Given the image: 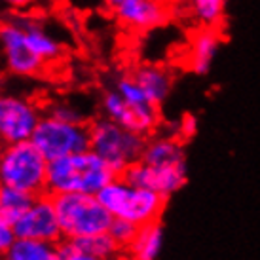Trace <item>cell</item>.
<instances>
[{
	"label": "cell",
	"mask_w": 260,
	"mask_h": 260,
	"mask_svg": "<svg viewBox=\"0 0 260 260\" xmlns=\"http://www.w3.org/2000/svg\"><path fill=\"white\" fill-rule=\"evenodd\" d=\"M50 114L55 116V118H61V120H67V122L84 123V112H82V110H78L74 105H71V103L55 105V107L50 110Z\"/></svg>",
	"instance_id": "7402d4cb"
},
{
	"label": "cell",
	"mask_w": 260,
	"mask_h": 260,
	"mask_svg": "<svg viewBox=\"0 0 260 260\" xmlns=\"http://www.w3.org/2000/svg\"><path fill=\"white\" fill-rule=\"evenodd\" d=\"M35 198L37 196L23 192L19 188L0 184V218H4L10 224H15L30 207Z\"/></svg>",
	"instance_id": "d6986e66"
},
{
	"label": "cell",
	"mask_w": 260,
	"mask_h": 260,
	"mask_svg": "<svg viewBox=\"0 0 260 260\" xmlns=\"http://www.w3.org/2000/svg\"><path fill=\"white\" fill-rule=\"evenodd\" d=\"M122 2H125V0H105V4H107V6H110V8H112V10H114V8L120 6Z\"/></svg>",
	"instance_id": "4316f807"
},
{
	"label": "cell",
	"mask_w": 260,
	"mask_h": 260,
	"mask_svg": "<svg viewBox=\"0 0 260 260\" xmlns=\"http://www.w3.org/2000/svg\"><path fill=\"white\" fill-rule=\"evenodd\" d=\"M101 109L109 120L120 123V125H123V127H127L131 131H135V133L143 135V137L150 135L152 131L158 127L159 107L135 109L116 91L114 87L109 89V91H105L101 101Z\"/></svg>",
	"instance_id": "8fae6325"
},
{
	"label": "cell",
	"mask_w": 260,
	"mask_h": 260,
	"mask_svg": "<svg viewBox=\"0 0 260 260\" xmlns=\"http://www.w3.org/2000/svg\"><path fill=\"white\" fill-rule=\"evenodd\" d=\"M139 232V226L135 222H131L127 218H120V217H114L112 218V222L109 226V234L112 236L116 243L122 247H129L131 241L135 239Z\"/></svg>",
	"instance_id": "44dd1931"
},
{
	"label": "cell",
	"mask_w": 260,
	"mask_h": 260,
	"mask_svg": "<svg viewBox=\"0 0 260 260\" xmlns=\"http://www.w3.org/2000/svg\"><path fill=\"white\" fill-rule=\"evenodd\" d=\"M122 260H135V258H133V256H129V258H122Z\"/></svg>",
	"instance_id": "f1b7e54d"
},
{
	"label": "cell",
	"mask_w": 260,
	"mask_h": 260,
	"mask_svg": "<svg viewBox=\"0 0 260 260\" xmlns=\"http://www.w3.org/2000/svg\"><path fill=\"white\" fill-rule=\"evenodd\" d=\"M97 200L109 209L112 217L127 218L137 226L156 222L166 209L167 198L148 188L133 186L129 182L116 177L105 188L97 192Z\"/></svg>",
	"instance_id": "7a4b0ae2"
},
{
	"label": "cell",
	"mask_w": 260,
	"mask_h": 260,
	"mask_svg": "<svg viewBox=\"0 0 260 260\" xmlns=\"http://www.w3.org/2000/svg\"><path fill=\"white\" fill-rule=\"evenodd\" d=\"M4 260H57V243L17 238Z\"/></svg>",
	"instance_id": "ac0fdd59"
},
{
	"label": "cell",
	"mask_w": 260,
	"mask_h": 260,
	"mask_svg": "<svg viewBox=\"0 0 260 260\" xmlns=\"http://www.w3.org/2000/svg\"><path fill=\"white\" fill-rule=\"evenodd\" d=\"M164 2H166V4H169V6L173 8V6H181V4L184 2V0H164Z\"/></svg>",
	"instance_id": "83f0119b"
},
{
	"label": "cell",
	"mask_w": 260,
	"mask_h": 260,
	"mask_svg": "<svg viewBox=\"0 0 260 260\" xmlns=\"http://www.w3.org/2000/svg\"><path fill=\"white\" fill-rule=\"evenodd\" d=\"M0 51L4 55L8 71L17 76H37L46 69L27 42L23 17L0 23Z\"/></svg>",
	"instance_id": "ba28073f"
},
{
	"label": "cell",
	"mask_w": 260,
	"mask_h": 260,
	"mask_svg": "<svg viewBox=\"0 0 260 260\" xmlns=\"http://www.w3.org/2000/svg\"><path fill=\"white\" fill-rule=\"evenodd\" d=\"M198 135V120L192 114H184L177 125V139L179 141H190Z\"/></svg>",
	"instance_id": "cb8c5ba5"
},
{
	"label": "cell",
	"mask_w": 260,
	"mask_h": 260,
	"mask_svg": "<svg viewBox=\"0 0 260 260\" xmlns=\"http://www.w3.org/2000/svg\"><path fill=\"white\" fill-rule=\"evenodd\" d=\"M40 118V109L29 97L17 93H0V143L14 145L21 141H30Z\"/></svg>",
	"instance_id": "52a82bcc"
},
{
	"label": "cell",
	"mask_w": 260,
	"mask_h": 260,
	"mask_svg": "<svg viewBox=\"0 0 260 260\" xmlns=\"http://www.w3.org/2000/svg\"><path fill=\"white\" fill-rule=\"evenodd\" d=\"M30 141L40 148V152L48 159L86 152L91 148L89 127H86L84 123L67 122L51 114L40 118Z\"/></svg>",
	"instance_id": "8992f818"
},
{
	"label": "cell",
	"mask_w": 260,
	"mask_h": 260,
	"mask_svg": "<svg viewBox=\"0 0 260 260\" xmlns=\"http://www.w3.org/2000/svg\"><path fill=\"white\" fill-rule=\"evenodd\" d=\"M57 260H97V258L91 256V254L84 253V251H80L78 247L69 239V241H65V243H61L57 247Z\"/></svg>",
	"instance_id": "603a6c76"
},
{
	"label": "cell",
	"mask_w": 260,
	"mask_h": 260,
	"mask_svg": "<svg viewBox=\"0 0 260 260\" xmlns=\"http://www.w3.org/2000/svg\"><path fill=\"white\" fill-rule=\"evenodd\" d=\"M91 150L97 152L107 164L120 175L143 158L146 141L143 135L109 120L107 116L89 125Z\"/></svg>",
	"instance_id": "277c9868"
},
{
	"label": "cell",
	"mask_w": 260,
	"mask_h": 260,
	"mask_svg": "<svg viewBox=\"0 0 260 260\" xmlns=\"http://www.w3.org/2000/svg\"><path fill=\"white\" fill-rule=\"evenodd\" d=\"M120 177L133 186L154 190L169 200V196L179 192L186 184L188 167L186 161L177 164V166H150V164H145L143 159H139L135 164H131Z\"/></svg>",
	"instance_id": "30bf717a"
},
{
	"label": "cell",
	"mask_w": 260,
	"mask_h": 260,
	"mask_svg": "<svg viewBox=\"0 0 260 260\" xmlns=\"http://www.w3.org/2000/svg\"><path fill=\"white\" fill-rule=\"evenodd\" d=\"M15 239H17V236H15L14 224H10L4 218H0V256L2 258L10 251V247L14 245Z\"/></svg>",
	"instance_id": "d4e9b609"
},
{
	"label": "cell",
	"mask_w": 260,
	"mask_h": 260,
	"mask_svg": "<svg viewBox=\"0 0 260 260\" xmlns=\"http://www.w3.org/2000/svg\"><path fill=\"white\" fill-rule=\"evenodd\" d=\"M37 0H0V4L6 8H12V10H27L35 4Z\"/></svg>",
	"instance_id": "484cf974"
},
{
	"label": "cell",
	"mask_w": 260,
	"mask_h": 260,
	"mask_svg": "<svg viewBox=\"0 0 260 260\" xmlns=\"http://www.w3.org/2000/svg\"><path fill=\"white\" fill-rule=\"evenodd\" d=\"M116 171L91 148L86 152L67 154L48 161L46 192L59 194H93L114 181Z\"/></svg>",
	"instance_id": "6da1fadb"
},
{
	"label": "cell",
	"mask_w": 260,
	"mask_h": 260,
	"mask_svg": "<svg viewBox=\"0 0 260 260\" xmlns=\"http://www.w3.org/2000/svg\"><path fill=\"white\" fill-rule=\"evenodd\" d=\"M226 2L228 0H184L188 15L205 29H218L222 25Z\"/></svg>",
	"instance_id": "e0dca14e"
},
{
	"label": "cell",
	"mask_w": 260,
	"mask_h": 260,
	"mask_svg": "<svg viewBox=\"0 0 260 260\" xmlns=\"http://www.w3.org/2000/svg\"><path fill=\"white\" fill-rule=\"evenodd\" d=\"M14 230L17 238L59 243L63 238V230L59 224L53 196H37L29 209L14 224Z\"/></svg>",
	"instance_id": "9c48e42d"
},
{
	"label": "cell",
	"mask_w": 260,
	"mask_h": 260,
	"mask_svg": "<svg viewBox=\"0 0 260 260\" xmlns=\"http://www.w3.org/2000/svg\"><path fill=\"white\" fill-rule=\"evenodd\" d=\"M164 226L159 220L145 226H139L135 239L131 241L129 254L135 260H158L161 247H164Z\"/></svg>",
	"instance_id": "9a60e30c"
},
{
	"label": "cell",
	"mask_w": 260,
	"mask_h": 260,
	"mask_svg": "<svg viewBox=\"0 0 260 260\" xmlns=\"http://www.w3.org/2000/svg\"><path fill=\"white\" fill-rule=\"evenodd\" d=\"M133 78L137 80V84L143 87V91L146 97L154 103L156 107H159L161 103L166 101L171 87H173V76L171 73L159 65H141L133 71Z\"/></svg>",
	"instance_id": "5bb4252c"
},
{
	"label": "cell",
	"mask_w": 260,
	"mask_h": 260,
	"mask_svg": "<svg viewBox=\"0 0 260 260\" xmlns=\"http://www.w3.org/2000/svg\"><path fill=\"white\" fill-rule=\"evenodd\" d=\"M141 159L150 166H177L184 164L186 156L182 143L177 137H158L146 143Z\"/></svg>",
	"instance_id": "2e32d148"
},
{
	"label": "cell",
	"mask_w": 260,
	"mask_h": 260,
	"mask_svg": "<svg viewBox=\"0 0 260 260\" xmlns=\"http://www.w3.org/2000/svg\"><path fill=\"white\" fill-rule=\"evenodd\" d=\"M80 251L91 254L97 260H112L114 254L120 251V245L116 243L109 232L105 234H95V236H84V238L71 239Z\"/></svg>",
	"instance_id": "ffe728a7"
},
{
	"label": "cell",
	"mask_w": 260,
	"mask_h": 260,
	"mask_svg": "<svg viewBox=\"0 0 260 260\" xmlns=\"http://www.w3.org/2000/svg\"><path fill=\"white\" fill-rule=\"evenodd\" d=\"M222 46V38L218 29H205L200 27L196 30L186 50V65L194 74H207L217 59L218 51Z\"/></svg>",
	"instance_id": "4fadbf2b"
},
{
	"label": "cell",
	"mask_w": 260,
	"mask_h": 260,
	"mask_svg": "<svg viewBox=\"0 0 260 260\" xmlns=\"http://www.w3.org/2000/svg\"><path fill=\"white\" fill-rule=\"evenodd\" d=\"M171 6L164 0H125L114 8V15L123 29L146 32L158 29L169 19Z\"/></svg>",
	"instance_id": "7c38bea8"
},
{
	"label": "cell",
	"mask_w": 260,
	"mask_h": 260,
	"mask_svg": "<svg viewBox=\"0 0 260 260\" xmlns=\"http://www.w3.org/2000/svg\"><path fill=\"white\" fill-rule=\"evenodd\" d=\"M63 238L74 239L109 232L112 215L93 194L53 196Z\"/></svg>",
	"instance_id": "5b68a950"
},
{
	"label": "cell",
	"mask_w": 260,
	"mask_h": 260,
	"mask_svg": "<svg viewBox=\"0 0 260 260\" xmlns=\"http://www.w3.org/2000/svg\"><path fill=\"white\" fill-rule=\"evenodd\" d=\"M48 161L32 141L4 145L0 150V184L40 196L46 192Z\"/></svg>",
	"instance_id": "3957f363"
}]
</instances>
